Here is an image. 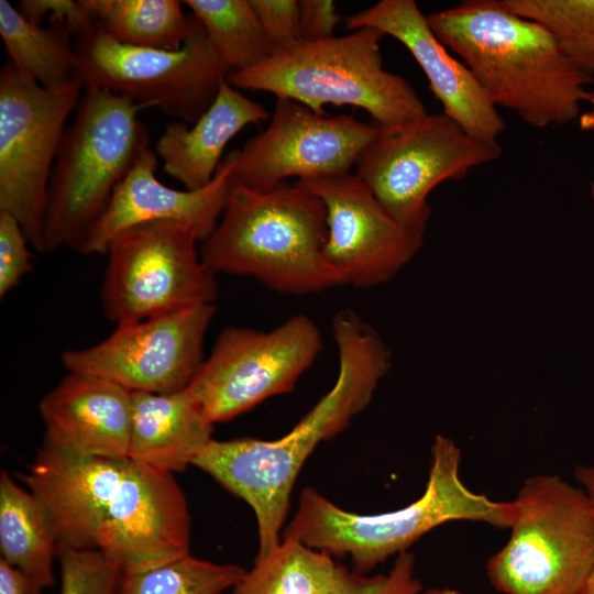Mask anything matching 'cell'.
I'll list each match as a JSON object with an SVG mask.
<instances>
[{"label":"cell","mask_w":594,"mask_h":594,"mask_svg":"<svg viewBox=\"0 0 594 594\" xmlns=\"http://www.w3.org/2000/svg\"><path fill=\"white\" fill-rule=\"evenodd\" d=\"M332 333L339 354L336 383L288 433L276 440L212 439L193 463L253 509L256 557L280 542L292 491L307 458L366 408L389 370L388 348L353 310L334 315Z\"/></svg>","instance_id":"6da1fadb"},{"label":"cell","mask_w":594,"mask_h":594,"mask_svg":"<svg viewBox=\"0 0 594 594\" xmlns=\"http://www.w3.org/2000/svg\"><path fill=\"white\" fill-rule=\"evenodd\" d=\"M437 37L471 70L487 98L534 128L579 119L593 73L541 24L504 0H465L427 14Z\"/></svg>","instance_id":"7a4b0ae2"},{"label":"cell","mask_w":594,"mask_h":594,"mask_svg":"<svg viewBox=\"0 0 594 594\" xmlns=\"http://www.w3.org/2000/svg\"><path fill=\"white\" fill-rule=\"evenodd\" d=\"M461 450L444 436L431 446L429 476L422 495L409 505L373 515L344 510L314 488H305L297 510L282 532L331 557H349L354 571L365 574L408 548L432 529L455 520L509 529L514 501H493L461 480Z\"/></svg>","instance_id":"3957f363"},{"label":"cell","mask_w":594,"mask_h":594,"mask_svg":"<svg viewBox=\"0 0 594 594\" xmlns=\"http://www.w3.org/2000/svg\"><path fill=\"white\" fill-rule=\"evenodd\" d=\"M326 235L324 206L298 180L263 193L233 185L199 253L215 275L252 276L275 292L304 295L348 284L322 255Z\"/></svg>","instance_id":"277c9868"},{"label":"cell","mask_w":594,"mask_h":594,"mask_svg":"<svg viewBox=\"0 0 594 594\" xmlns=\"http://www.w3.org/2000/svg\"><path fill=\"white\" fill-rule=\"evenodd\" d=\"M383 36L376 29L363 28L319 42L299 40L230 74L228 82L295 100L318 114H324L327 105L358 107L381 129L393 130L428 111L405 78L384 68Z\"/></svg>","instance_id":"5b68a950"},{"label":"cell","mask_w":594,"mask_h":594,"mask_svg":"<svg viewBox=\"0 0 594 594\" xmlns=\"http://www.w3.org/2000/svg\"><path fill=\"white\" fill-rule=\"evenodd\" d=\"M143 108L106 89L85 87L53 166L45 252L78 250L118 185L148 148Z\"/></svg>","instance_id":"8992f818"},{"label":"cell","mask_w":594,"mask_h":594,"mask_svg":"<svg viewBox=\"0 0 594 594\" xmlns=\"http://www.w3.org/2000/svg\"><path fill=\"white\" fill-rule=\"evenodd\" d=\"M510 535L486 563L503 594H584L594 569V505L581 486L529 476L513 499Z\"/></svg>","instance_id":"52a82bcc"},{"label":"cell","mask_w":594,"mask_h":594,"mask_svg":"<svg viewBox=\"0 0 594 594\" xmlns=\"http://www.w3.org/2000/svg\"><path fill=\"white\" fill-rule=\"evenodd\" d=\"M74 45L85 87L109 90L143 109L156 107L189 124L208 110L231 74L193 14L185 43L177 51L121 44L97 22L78 33Z\"/></svg>","instance_id":"ba28073f"},{"label":"cell","mask_w":594,"mask_h":594,"mask_svg":"<svg viewBox=\"0 0 594 594\" xmlns=\"http://www.w3.org/2000/svg\"><path fill=\"white\" fill-rule=\"evenodd\" d=\"M501 155L498 142L470 135L441 112L393 130L381 129L354 167L389 216L424 238L431 215L427 199L433 188L460 180L470 169Z\"/></svg>","instance_id":"9c48e42d"},{"label":"cell","mask_w":594,"mask_h":594,"mask_svg":"<svg viewBox=\"0 0 594 594\" xmlns=\"http://www.w3.org/2000/svg\"><path fill=\"white\" fill-rule=\"evenodd\" d=\"M85 84L46 88L7 61L0 69V212L12 216L28 242L45 252L53 166Z\"/></svg>","instance_id":"30bf717a"},{"label":"cell","mask_w":594,"mask_h":594,"mask_svg":"<svg viewBox=\"0 0 594 594\" xmlns=\"http://www.w3.org/2000/svg\"><path fill=\"white\" fill-rule=\"evenodd\" d=\"M196 231L153 221L119 232L108 244L101 285L106 317L119 324L215 304V274L204 264Z\"/></svg>","instance_id":"8fae6325"},{"label":"cell","mask_w":594,"mask_h":594,"mask_svg":"<svg viewBox=\"0 0 594 594\" xmlns=\"http://www.w3.org/2000/svg\"><path fill=\"white\" fill-rule=\"evenodd\" d=\"M323 346L317 324L295 315L272 330L228 327L187 386L212 422L289 393Z\"/></svg>","instance_id":"7c38bea8"},{"label":"cell","mask_w":594,"mask_h":594,"mask_svg":"<svg viewBox=\"0 0 594 594\" xmlns=\"http://www.w3.org/2000/svg\"><path fill=\"white\" fill-rule=\"evenodd\" d=\"M381 128L352 116L326 117L276 98L270 124L235 150L234 185L270 191L288 177L298 180L350 173Z\"/></svg>","instance_id":"4fadbf2b"},{"label":"cell","mask_w":594,"mask_h":594,"mask_svg":"<svg viewBox=\"0 0 594 594\" xmlns=\"http://www.w3.org/2000/svg\"><path fill=\"white\" fill-rule=\"evenodd\" d=\"M215 311V304H205L119 324L101 342L67 350L61 359L68 372L102 377L130 392H178L205 361L204 340Z\"/></svg>","instance_id":"5bb4252c"},{"label":"cell","mask_w":594,"mask_h":594,"mask_svg":"<svg viewBox=\"0 0 594 594\" xmlns=\"http://www.w3.org/2000/svg\"><path fill=\"white\" fill-rule=\"evenodd\" d=\"M298 182L324 206L322 255L348 284L367 288L386 283L420 250L424 238L399 226L355 173Z\"/></svg>","instance_id":"9a60e30c"},{"label":"cell","mask_w":594,"mask_h":594,"mask_svg":"<svg viewBox=\"0 0 594 594\" xmlns=\"http://www.w3.org/2000/svg\"><path fill=\"white\" fill-rule=\"evenodd\" d=\"M189 547L190 515L174 474L131 460L97 550L128 574L186 556Z\"/></svg>","instance_id":"2e32d148"},{"label":"cell","mask_w":594,"mask_h":594,"mask_svg":"<svg viewBox=\"0 0 594 594\" xmlns=\"http://www.w3.org/2000/svg\"><path fill=\"white\" fill-rule=\"evenodd\" d=\"M345 28H371L400 42L428 79L443 113L470 135L497 142L505 122L471 70L437 37L414 0H381L350 15Z\"/></svg>","instance_id":"e0dca14e"},{"label":"cell","mask_w":594,"mask_h":594,"mask_svg":"<svg viewBox=\"0 0 594 594\" xmlns=\"http://www.w3.org/2000/svg\"><path fill=\"white\" fill-rule=\"evenodd\" d=\"M235 152L220 163L212 180L197 190H179L155 176L156 154L146 148L116 188L109 206L77 250L106 254L109 242L121 231L153 221H176L191 227L206 240L217 228L233 184Z\"/></svg>","instance_id":"ac0fdd59"},{"label":"cell","mask_w":594,"mask_h":594,"mask_svg":"<svg viewBox=\"0 0 594 594\" xmlns=\"http://www.w3.org/2000/svg\"><path fill=\"white\" fill-rule=\"evenodd\" d=\"M130 459L80 457L47 443L24 475L52 522L58 549L97 550V536Z\"/></svg>","instance_id":"d6986e66"},{"label":"cell","mask_w":594,"mask_h":594,"mask_svg":"<svg viewBox=\"0 0 594 594\" xmlns=\"http://www.w3.org/2000/svg\"><path fill=\"white\" fill-rule=\"evenodd\" d=\"M45 443L80 455L129 459L131 392L90 374H68L38 404Z\"/></svg>","instance_id":"ffe728a7"},{"label":"cell","mask_w":594,"mask_h":594,"mask_svg":"<svg viewBox=\"0 0 594 594\" xmlns=\"http://www.w3.org/2000/svg\"><path fill=\"white\" fill-rule=\"evenodd\" d=\"M415 558L399 553L386 574L350 571L333 557L282 539L268 553L256 557L231 594H419Z\"/></svg>","instance_id":"44dd1931"},{"label":"cell","mask_w":594,"mask_h":594,"mask_svg":"<svg viewBox=\"0 0 594 594\" xmlns=\"http://www.w3.org/2000/svg\"><path fill=\"white\" fill-rule=\"evenodd\" d=\"M267 118L262 105L224 80L212 105L190 128L182 121L165 127L155 152L169 176L185 189L197 190L212 180L230 140Z\"/></svg>","instance_id":"7402d4cb"},{"label":"cell","mask_w":594,"mask_h":594,"mask_svg":"<svg viewBox=\"0 0 594 594\" xmlns=\"http://www.w3.org/2000/svg\"><path fill=\"white\" fill-rule=\"evenodd\" d=\"M212 426L187 387L165 394L131 392L129 459L180 472L212 440Z\"/></svg>","instance_id":"603a6c76"},{"label":"cell","mask_w":594,"mask_h":594,"mask_svg":"<svg viewBox=\"0 0 594 594\" xmlns=\"http://www.w3.org/2000/svg\"><path fill=\"white\" fill-rule=\"evenodd\" d=\"M1 560L24 579L28 594H42L54 584L57 540L42 504L6 471L0 474Z\"/></svg>","instance_id":"cb8c5ba5"},{"label":"cell","mask_w":594,"mask_h":594,"mask_svg":"<svg viewBox=\"0 0 594 594\" xmlns=\"http://www.w3.org/2000/svg\"><path fill=\"white\" fill-rule=\"evenodd\" d=\"M0 35L14 68L46 88L80 78L73 33L63 25L42 26L0 0Z\"/></svg>","instance_id":"d4e9b609"},{"label":"cell","mask_w":594,"mask_h":594,"mask_svg":"<svg viewBox=\"0 0 594 594\" xmlns=\"http://www.w3.org/2000/svg\"><path fill=\"white\" fill-rule=\"evenodd\" d=\"M95 21L117 42L177 51L188 34V15L176 0H85Z\"/></svg>","instance_id":"484cf974"},{"label":"cell","mask_w":594,"mask_h":594,"mask_svg":"<svg viewBox=\"0 0 594 594\" xmlns=\"http://www.w3.org/2000/svg\"><path fill=\"white\" fill-rule=\"evenodd\" d=\"M202 24L219 61L232 73L251 68L274 48L250 0L183 1Z\"/></svg>","instance_id":"4316f807"},{"label":"cell","mask_w":594,"mask_h":594,"mask_svg":"<svg viewBox=\"0 0 594 594\" xmlns=\"http://www.w3.org/2000/svg\"><path fill=\"white\" fill-rule=\"evenodd\" d=\"M245 571L237 564L188 553L147 570L122 574L117 594H222L232 590Z\"/></svg>","instance_id":"83f0119b"},{"label":"cell","mask_w":594,"mask_h":594,"mask_svg":"<svg viewBox=\"0 0 594 594\" xmlns=\"http://www.w3.org/2000/svg\"><path fill=\"white\" fill-rule=\"evenodd\" d=\"M514 13L544 26L583 67L594 63V0H504Z\"/></svg>","instance_id":"f1b7e54d"},{"label":"cell","mask_w":594,"mask_h":594,"mask_svg":"<svg viewBox=\"0 0 594 594\" xmlns=\"http://www.w3.org/2000/svg\"><path fill=\"white\" fill-rule=\"evenodd\" d=\"M61 594H117L122 573L98 550L58 549Z\"/></svg>","instance_id":"f546056e"},{"label":"cell","mask_w":594,"mask_h":594,"mask_svg":"<svg viewBox=\"0 0 594 594\" xmlns=\"http://www.w3.org/2000/svg\"><path fill=\"white\" fill-rule=\"evenodd\" d=\"M28 240L19 222L9 213L0 212V296L16 287L32 271Z\"/></svg>","instance_id":"4dcf8cb0"},{"label":"cell","mask_w":594,"mask_h":594,"mask_svg":"<svg viewBox=\"0 0 594 594\" xmlns=\"http://www.w3.org/2000/svg\"><path fill=\"white\" fill-rule=\"evenodd\" d=\"M274 51L301 40L300 8L295 0H250Z\"/></svg>","instance_id":"1f68e13d"},{"label":"cell","mask_w":594,"mask_h":594,"mask_svg":"<svg viewBox=\"0 0 594 594\" xmlns=\"http://www.w3.org/2000/svg\"><path fill=\"white\" fill-rule=\"evenodd\" d=\"M16 9L33 23L48 18L50 23L65 26L75 36L96 22L85 0H21Z\"/></svg>","instance_id":"d6a6232c"},{"label":"cell","mask_w":594,"mask_h":594,"mask_svg":"<svg viewBox=\"0 0 594 594\" xmlns=\"http://www.w3.org/2000/svg\"><path fill=\"white\" fill-rule=\"evenodd\" d=\"M300 34L301 40L319 42L334 36V29L341 21L332 0H301Z\"/></svg>","instance_id":"836d02e7"},{"label":"cell","mask_w":594,"mask_h":594,"mask_svg":"<svg viewBox=\"0 0 594 594\" xmlns=\"http://www.w3.org/2000/svg\"><path fill=\"white\" fill-rule=\"evenodd\" d=\"M0 594H28L22 575L0 559Z\"/></svg>","instance_id":"e575fe53"},{"label":"cell","mask_w":594,"mask_h":594,"mask_svg":"<svg viewBox=\"0 0 594 594\" xmlns=\"http://www.w3.org/2000/svg\"><path fill=\"white\" fill-rule=\"evenodd\" d=\"M574 476L594 505V464L576 465Z\"/></svg>","instance_id":"d590c367"},{"label":"cell","mask_w":594,"mask_h":594,"mask_svg":"<svg viewBox=\"0 0 594 594\" xmlns=\"http://www.w3.org/2000/svg\"><path fill=\"white\" fill-rule=\"evenodd\" d=\"M588 102L591 103V108L588 111L581 113L579 125L584 131L594 132V90L591 91Z\"/></svg>","instance_id":"8d00e7d4"},{"label":"cell","mask_w":594,"mask_h":594,"mask_svg":"<svg viewBox=\"0 0 594 594\" xmlns=\"http://www.w3.org/2000/svg\"><path fill=\"white\" fill-rule=\"evenodd\" d=\"M422 594H463L461 591L451 587H432L426 590Z\"/></svg>","instance_id":"74e56055"},{"label":"cell","mask_w":594,"mask_h":594,"mask_svg":"<svg viewBox=\"0 0 594 594\" xmlns=\"http://www.w3.org/2000/svg\"><path fill=\"white\" fill-rule=\"evenodd\" d=\"M584 594H594V569L586 582Z\"/></svg>","instance_id":"f35d334b"},{"label":"cell","mask_w":594,"mask_h":594,"mask_svg":"<svg viewBox=\"0 0 594 594\" xmlns=\"http://www.w3.org/2000/svg\"><path fill=\"white\" fill-rule=\"evenodd\" d=\"M590 194H591L592 199L594 200V182L591 184Z\"/></svg>","instance_id":"ab89813d"},{"label":"cell","mask_w":594,"mask_h":594,"mask_svg":"<svg viewBox=\"0 0 594 594\" xmlns=\"http://www.w3.org/2000/svg\"><path fill=\"white\" fill-rule=\"evenodd\" d=\"M592 70H593V73H594V63H593V65H592Z\"/></svg>","instance_id":"60d3db41"}]
</instances>
